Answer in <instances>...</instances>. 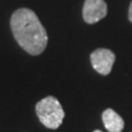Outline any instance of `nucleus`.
<instances>
[{"label": "nucleus", "mask_w": 132, "mask_h": 132, "mask_svg": "<svg viewBox=\"0 0 132 132\" xmlns=\"http://www.w3.org/2000/svg\"><path fill=\"white\" fill-rule=\"evenodd\" d=\"M11 28L19 45L30 55H40L47 46V32L31 10L22 8L15 11Z\"/></svg>", "instance_id": "f257e3e1"}, {"label": "nucleus", "mask_w": 132, "mask_h": 132, "mask_svg": "<svg viewBox=\"0 0 132 132\" xmlns=\"http://www.w3.org/2000/svg\"><path fill=\"white\" fill-rule=\"evenodd\" d=\"M35 110L41 123L50 129H57L65 118L62 105L53 96H48L40 100L36 104Z\"/></svg>", "instance_id": "f03ea898"}, {"label": "nucleus", "mask_w": 132, "mask_h": 132, "mask_svg": "<svg viewBox=\"0 0 132 132\" xmlns=\"http://www.w3.org/2000/svg\"><path fill=\"white\" fill-rule=\"evenodd\" d=\"M90 60L95 71L103 76H107L113 69V63L116 61V55L109 49L101 48L92 52Z\"/></svg>", "instance_id": "7ed1b4c3"}, {"label": "nucleus", "mask_w": 132, "mask_h": 132, "mask_svg": "<svg viewBox=\"0 0 132 132\" xmlns=\"http://www.w3.org/2000/svg\"><path fill=\"white\" fill-rule=\"evenodd\" d=\"M108 12L104 0H85L83 5V19L87 24H95L106 17Z\"/></svg>", "instance_id": "20e7f679"}, {"label": "nucleus", "mask_w": 132, "mask_h": 132, "mask_svg": "<svg viewBox=\"0 0 132 132\" xmlns=\"http://www.w3.org/2000/svg\"><path fill=\"white\" fill-rule=\"evenodd\" d=\"M105 127L109 132H121L124 127L122 118L112 109H107L102 114Z\"/></svg>", "instance_id": "39448f33"}, {"label": "nucleus", "mask_w": 132, "mask_h": 132, "mask_svg": "<svg viewBox=\"0 0 132 132\" xmlns=\"http://www.w3.org/2000/svg\"><path fill=\"white\" fill-rule=\"evenodd\" d=\"M128 18H129V21L132 23V2L130 6H129V12H128Z\"/></svg>", "instance_id": "423d86ee"}, {"label": "nucleus", "mask_w": 132, "mask_h": 132, "mask_svg": "<svg viewBox=\"0 0 132 132\" xmlns=\"http://www.w3.org/2000/svg\"><path fill=\"white\" fill-rule=\"evenodd\" d=\"M94 132H102V131H101V130H95Z\"/></svg>", "instance_id": "0eeeda50"}]
</instances>
